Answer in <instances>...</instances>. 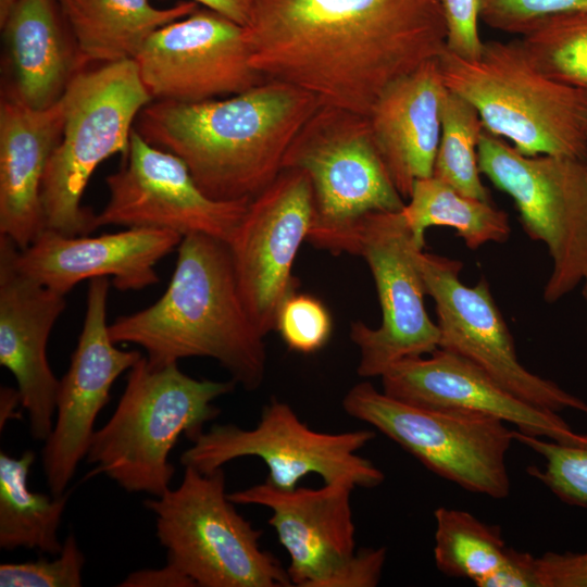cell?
I'll list each match as a JSON object with an SVG mask.
<instances>
[{
  "instance_id": "836d02e7",
  "label": "cell",
  "mask_w": 587,
  "mask_h": 587,
  "mask_svg": "<svg viewBox=\"0 0 587 587\" xmlns=\"http://www.w3.org/2000/svg\"><path fill=\"white\" fill-rule=\"evenodd\" d=\"M446 49L461 58L479 57L484 41L478 32L483 0H441Z\"/></svg>"
},
{
  "instance_id": "8d00e7d4",
  "label": "cell",
  "mask_w": 587,
  "mask_h": 587,
  "mask_svg": "<svg viewBox=\"0 0 587 587\" xmlns=\"http://www.w3.org/2000/svg\"><path fill=\"white\" fill-rule=\"evenodd\" d=\"M121 587H195V583L182 571L166 562L160 569H142L132 572L118 585Z\"/></svg>"
},
{
  "instance_id": "e0dca14e",
  "label": "cell",
  "mask_w": 587,
  "mask_h": 587,
  "mask_svg": "<svg viewBox=\"0 0 587 587\" xmlns=\"http://www.w3.org/2000/svg\"><path fill=\"white\" fill-rule=\"evenodd\" d=\"M135 62L153 101L201 102L266 80L250 63L243 26L204 7L154 32Z\"/></svg>"
},
{
  "instance_id": "8992f818",
  "label": "cell",
  "mask_w": 587,
  "mask_h": 587,
  "mask_svg": "<svg viewBox=\"0 0 587 587\" xmlns=\"http://www.w3.org/2000/svg\"><path fill=\"white\" fill-rule=\"evenodd\" d=\"M64 123L43 177L47 229L65 236L93 232L96 213L82 204L92 173L108 158L129 150L133 124L152 97L135 60L82 70L64 95Z\"/></svg>"
},
{
  "instance_id": "4316f807",
  "label": "cell",
  "mask_w": 587,
  "mask_h": 587,
  "mask_svg": "<svg viewBox=\"0 0 587 587\" xmlns=\"http://www.w3.org/2000/svg\"><path fill=\"white\" fill-rule=\"evenodd\" d=\"M34 461L30 450L18 458L0 453V548L59 554L63 544L58 533L68 497L29 490Z\"/></svg>"
},
{
  "instance_id": "d6986e66",
  "label": "cell",
  "mask_w": 587,
  "mask_h": 587,
  "mask_svg": "<svg viewBox=\"0 0 587 587\" xmlns=\"http://www.w3.org/2000/svg\"><path fill=\"white\" fill-rule=\"evenodd\" d=\"M15 248L0 235V365L16 380L30 436L45 441L53 428L60 384L50 367L47 345L66 301L64 295L15 266Z\"/></svg>"
},
{
  "instance_id": "b9f144b4",
  "label": "cell",
  "mask_w": 587,
  "mask_h": 587,
  "mask_svg": "<svg viewBox=\"0 0 587 587\" xmlns=\"http://www.w3.org/2000/svg\"><path fill=\"white\" fill-rule=\"evenodd\" d=\"M582 285H583V297H584V300H585L586 314H587V275H586L585 279L583 280ZM586 333H587V320H586Z\"/></svg>"
},
{
  "instance_id": "ab89813d",
  "label": "cell",
  "mask_w": 587,
  "mask_h": 587,
  "mask_svg": "<svg viewBox=\"0 0 587 587\" xmlns=\"http://www.w3.org/2000/svg\"><path fill=\"white\" fill-rule=\"evenodd\" d=\"M21 404V398L17 389L10 387H1L0 390V428L8 423L9 420L16 419L20 413L17 405Z\"/></svg>"
},
{
  "instance_id": "74e56055",
  "label": "cell",
  "mask_w": 587,
  "mask_h": 587,
  "mask_svg": "<svg viewBox=\"0 0 587 587\" xmlns=\"http://www.w3.org/2000/svg\"><path fill=\"white\" fill-rule=\"evenodd\" d=\"M207 9L213 10L233 22L245 26L251 14L254 0H193Z\"/></svg>"
},
{
  "instance_id": "9a60e30c",
  "label": "cell",
  "mask_w": 587,
  "mask_h": 587,
  "mask_svg": "<svg viewBox=\"0 0 587 587\" xmlns=\"http://www.w3.org/2000/svg\"><path fill=\"white\" fill-rule=\"evenodd\" d=\"M314 221L309 176L283 168L254 196L227 242L245 307L260 332L275 329L280 304L296 292L294 262Z\"/></svg>"
},
{
  "instance_id": "1f68e13d",
  "label": "cell",
  "mask_w": 587,
  "mask_h": 587,
  "mask_svg": "<svg viewBox=\"0 0 587 587\" xmlns=\"http://www.w3.org/2000/svg\"><path fill=\"white\" fill-rule=\"evenodd\" d=\"M275 329L292 351L313 353L329 340L333 321L328 309L317 298L294 292L280 304Z\"/></svg>"
},
{
  "instance_id": "f35d334b",
  "label": "cell",
  "mask_w": 587,
  "mask_h": 587,
  "mask_svg": "<svg viewBox=\"0 0 587 587\" xmlns=\"http://www.w3.org/2000/svg\"><path fill=\"white\" fill-rule=\"evenodd\" d=\"M527 5L537 18L567 12L587 11V0H527Z\"/></svg>"
},
{
  "instance_id": "d590c367",
  "label": "cell",
  "mask_w": 587,
  "mask_h": 587,
  "mask_svg": "<svg viewBox=\"0 0 587 587\" xmlns=\"http://www.w3.org/2000/svg\"><path fill=\"white\" fill-rule=\"evenodd\" d=\"M477 587H540L538 557L508 547L498 569Z\"/></svg>"
},
{
  "instance_id": "484cf974",
  "label": "cell",
  "mask_w": 587,
  "mask_h": 587,
  "mask_svg": "<svg viewBox=\"0 0 587 587\" xmlns=\"http://www.w3.org/2000/svg\"><path fill=\"white\" fill-rule=\"evenodd\" d=\"M401 214L422 249L426 230L433 226L452 228L471 250L489 242L503 243L511 234L504 211L492 202L466 196L435 176L415 180Z\"/></svg>"
},
{
  "instance_id": "30bf717a",
  "label": "cell",
  "mask_w": 587,
  "mask_h": 587,
  "mask_svg": "<svg viewBox=\"0 0 587 587\" xmlns=\"http://www.w3.org/2000/svg\"><path fill=\"white\" fill-rule=\"evenodd\" d=\"M342 409L441 478L494 499L509 496L507 453L514 437L504 422L475 412L410 404L369 382L358 383L346 392Z\"/></svg>"
},
{
  "instance_id": "e575fe53",
  "label": "cell",
  "mask_w": 587,
  "mask_h": 587,
  "mask_svg": "<svg viewBox=\"0 0 587 587\" xmlns=\"http://www.w3.org/2000/svg\"><path fill=\"white\" fill-rule=\"evenodd\" d=\"M540 587H587V551L538 557Z\"/></svg>"
},
{
  "instance_id": "7a4b0ae2",
  "label": "cell",
  "mask_w": 587,
  "mask_h": 587,
  "mask_svg": "<svg viewBox=\"0 0 587 587\" xmlns=\"http://www.w3.org/2000/svg\"><path fill=\"white\" fill-rule=\"evenodd\" d=\"M320 104L299 87L266 79L223 99L151 101L135 130L180 158L211 199H252L282 172L286 152Z\"/></svg>"
},
{
  "instance_id": "44dd1931",
  "label": "cell",
  "mask_w": 587,
  "mask_h": 587,
  "mask_svg": "<svg viewBox=\"0 0 587 587\" xmlns=\"http://www.w3.org/2000/svg\"><path fill=\"white\" fill-rule=\"evenodd\" d=\"M182 239L172 230L147 227L96 237L46 229L26 249L16 247L13 261L22 273L64 296L84 279L109 276L121 291L140 290L159 282L157 263Z\"/></svg>"
},
{
  "instance_id": "d4e9b609",
  "label": "cell",
  "mask_w": 587,
  "mask_h": 587,
  "mask_svg": "<svg viewBox=\"0 0 587 587\" xmlns=\"http://www.w3.org/2000/svg\"><path fill=\"white\" fill-rule=\"evenodd\" d=\"M84 67L135 60L162 26L195 12L193 0L159 9L150 0H58Z\"/></svg>"
},
{
  "instance_id": "7402d4cb",
  "label": "cell",
  "mask_w": 587,
  "mask_h": 587,
  "mask_svg": "<svg viewBox=\"0 0 587 587\" xmlns=\"http://www.w3.org/2000/svg\"><path fill=\"white\" fill-rule=\"evenodd\" d=\"M63 123V96L46 109H32L5 93L1 99L0 235L20 250L47 229L41 189Z\"/></svg>"
},
{
  "instance_id": "9c48e42d",
  "label": "cell",
  "mask_w": 587,
  "mask_h": 587,
  "mask_svg": "<svg viewBox=\"0 0 587 587\" xmlns=\"http://www.w3.org/2000/svg\"><path fill=\"white\" fill-rule=\"evenodd\" d=\"M478 165L495 187L511 197L526 235L546 246L552 268L544 299L558 302L587 275V161L525 155L484 129Z\"/></svg>"
},
{
  "instance_id": "2e32d148",
  "label": "cell",
  "mask_w": 587,
  "mask_h": 587,
  "mask_svg": "<svg viewBox=\"0 0 587 587\" xmlns=\"http://www.w3.org/2000/svg\"><path fill=\"white\" fill-rule=\"evenodd\" d=\"M124 160L105 178L109 199L96 214L97 227L158 228L183 237L204 234L227 243L251 200L211 199L180 158L147 142L135 128Z\"/></svg>"
},
{
  "instance_id": "f546056e",
  "label": "cell",
  "mask_w": 587,
  "mask_h": 587,
  "mask_svg": "<svg viewBox=\"0 0 587 587\" xmlns=\"http://www.w3.org/2000/svg\"><path fill=\"white\" fill-rule=\"evenodd\" d=\"M520 40L544 73L587 92V11L546 17Z\"/></svg>"
},
{
  "instance_id": "cb8c5ba5",
  "label": "cell",
  "mask_w": 587,
  "mask_h": 587,
  "mask_svg": "<svg viewBox=\"0 0 587 587\" xmlns=\"http://www.w3.org/2000/svg\"><path fill=\"white\" fill-rule=\"evenodd\" d=\"M12 73L5 95L32 109H46L84 70L58 0H18L1 27Z\"/></svg>"
},
{
  "instance_id": "8fae6325",
  "label": "cell",
  "mask_w": 587,
  "mask_h": 587,
  "mask_svg": "<svg viewBox=\"0 0 587 587\" xmlns=\"http://www.w3.org/2000/svg\"><path fill=\"white\" fill-rule=\"evenodd\" d=\"M375 437L370 429L338 434L310 428L286 402L276 398L263 407L253 428L215 424L202 430L180 455L184 467L210 473L243 457L266 465L265 482L279 490H294L309 474L324 483L349 480L359 488H376L384 473L357 452Z\"/></svg>"
},
{
  "instance_id": "6da1fadb",
  "label": "cell",
  "mask_w": 587,
  "mask_h": 587,
  "mask_svg": "<svg viewBox=\"0 0 587 587\" xmlns=\"http://www.w3.org/2000/svg\"><path fill=\"white\" fill-rule=\"evenodd\" d=\"M243 32L263 78L366 117L447 37L441 0H254Z\"/></svg>"
},
{
  "instance_id": "277c9868",
  "label": "cell",
  "mask_w": 587,
  "mask_h": 587,
  "mask_svg": "<svg viewBox=\"0 0 587 587\" xmlns=\"http://www.w3.org/2000/svg\"><path fill=\"white\" fill-rule=\"evenodd\" d=\"M236 383L197 379L177 363L157 366L142 355L127 372L110 420L95 430L88 463L128 492L163 495L175 473L170 453L178 438L189 440L220 414L213 404Z\"/></svg>"
},
{
  "instance_id": "3957f363",
  "label": "cell",
  "mask_w": 587,
  "mask_h": 587,
  "mask_svg": "<svg viewBox=\"0 0 587 587\" xmlns=\"http://www.w3.org/2000/svg\"><path fill=\"white\" fill-rule=\"evenodd\" d=\"M166 290L153 304L109 324L113 342L146 351L152 365L210 358L237 385L257 390L266 372L265 336L248 313L225 241L183 237Z\"/></svg>"
},
{
  "instance_id": "5b68a950",
  "label": "cell",
  "mask_w": 587,
  "mask_h": 587,
  "mask_svg": "<svg viewBox=\"0 0 587 587\" xmlns=\"http://www.w3.org/2000/svg\"><path fill=\"white\" fill-rule=\"evenodd\" d=\"M438 61L447 89L476 109L485 130L525 155L587 161V92L544 73L520 39L486 41L474 59L445 48Z\"/></svg>"
},
{
  "instance_id": "60d3db41",
  "label": "cell",
  "mask_w": 587,
  "mask_h": 587,
  "mask_svg": "<svg viewBox=\"0 0 587 587\" xmlns=\"http://www.w3.org/2000/svg\"><path fill=\"white\" fill-rule=\"evenodd\" d=\"M18 0H0V26L2 27L11 13L13 12Z\"/></svg>"
},
{
  "instance_id": "4fadbf2b",
  "label": "cell",
  "mask_w": 587,
  "mask_h": 587,
  "mask_svg": "<svg viewBox=\"0 0 587 587\" xmlns=\"http://www.w3.org/2000/svg\"><path fill=\"white\" fill-rule=\"evenodd\" d=\"M423 250L401 211L370 213L357 228L352 254L367 263L382 312L375 328L362 321L351 323L350 339L359 350L360 377H380L397 362L439 348L438 326L424 302Z\"/></svg>"
},
{
  "instance_id": "d6a6232c",
  "label": "cell",
  "mask_w": 587,
  "mask_h": 587,
  "mask_svg": "<svg viewBox=\"0 0 587 587\" xmlns=\"http://www.w3.org/2000/svg\"><path fill=\"white\" fill-rule=\"evenodd\" d=\"M85 555L73 534L53 560L40 559L0 564L1 587H79L83 585Z\"/></svg>"
},
{
  "instance_id": "83f0119b",
  "label": "cell",
  "mask_w": 587,
  "mask_h": 587,
  "mask_svg": "<svg viewBox=\"0 0 587 587\" xmlns=\"http://www.w3.org/2000/svg\"><path fill=\"white\" fill-rule=\"evenodd\" d=\"M434 516V560L442 574L467 578L478 586L505 558L508 547L499 526L446 507L437 508Z\"/></svg>"
},
{
  "instance_id": "ac0fdd59",
  "label": "cell",
  "mask_w": 587,
  "mask_h": 587,
  "mask_svg": "<svg viewBox=\"0 0 587 587\" xmlns=\"http://www.w3.org/2000/svg\"><path fill=\"white\" fill-rule=\"evenodd\" d=\"M108 277L90 279L87 308L67 372L60 379L53 428L45 440L42 465L50 492L64 494L87 455L98 414L110 400L115 379L142 357L116 347L109 334Z\"/></svg>"
},
{
  "instance_id": "4dcf8cb0",
  "label": "cell",
  "mask_w": 587,
  "mask_h": 587,
  "mask_svg": "<svg viewBox=\"0 0 587 587\" xmlns=\"http://www.w3.org/2000/svg\"><path fill=\"white\" fill-rule=\"evenodd\" d=\"M515 441L539 454L542 466H528L527 473L542 483L563 503L587 508V434L576 444L544 440L513 429Z\"/></svg>"
},
{
  "instance_id": "f1b7e54d",
  "label": "cell",
  "mask_w": 587,
  "mask_h": 587,
  "mask_svg": "<svg viewBox=\"0 0 587 587\" xmlns=\"http://www.w3.org/2000/svg\"><path fill=\"white\" fill-rule=\"evenodd\" d=\"M484 129L476 109L447 89L440 110V137L433 176L466 196L492 202L478 165V143Z\"/></svg>"
},
{
  "instance_id": "ffe728a7",
  "label": "cell",
  "mask_w": 587,
  "mask_h": 587,
  "mask_svg": "<svg viewBox=\"0 0 587 587\" xmlns=\"http://www.w3.org/2000/svg\"><path fill=\"white\" fill-rule=\"evenodd\" d=\"M380 378L385 394L410 404L489 415L562 444H576L583 435L557 412L520 399L470 361L440 348L426 358L397 362Z\"/></svg>"
},
{
  "instance_id": "52a82bcc",
  "label": "cell",
  "mask_w": 587,
  "mask_h": 587,
  "mask_svg": "<svg viewBox=\"0 0 587 587\" xmlns=\"http://www.w3.org/2000/svg\"><path fill=\"white\" fill-rule=\"evenodd\" d=\"M223 467L186 466L178 487L147 499L166 562L200 587H288L287 570L260 546L262 530L241 516L226 492Z\"/></svg>"
},
{
  "instance_id": "ba28073f",
  "label": "cell",
  "mask_w": 587,
  "mask_h": 587,
  "mask_svg": "<svg viewBox=\"0 0 587 587\" xmlns=\"http://www.w3.org/2000/svg\"><path fill=\"white\" fill-rule=\"evenodd\" d=\"M283 168L310 178L315 248L352 254L357 228L373 212H399L405 202L374 145L366 116L320 104L290 145Z\"/></svg>"
},
{
  "instance_id": "7c38bea8",
  "label": "cell",
  "mask_w": 587,
  "mask_h": 587,
  "mask_svg": "<svg viewBox=\"0 0 587 587\" xmlns=\"http://www.w3.org/2000/svg\"><path fill=\"white\" fill-rule=\"evenodd\" d=\"M349 480L320 488L279 490L266 482L228 494L235 504L265 507L267 523L289 555L292 586L374 587L382 577L385 547L355 550Z\"/></svg>"
},
{
  "instance_id": "5bb4252c",
  "label": "cell",
  "mask_w": 587,
  "mask_h": 587,
  "mask_svg": "<svg viewBox=\"0 0 587 587\" xmlns=\"http://www.w3.org/2000/svg\"><path fill=\"white\" fill-rule=\"evenodd\" d=\"M420 265L426 295L435 302L440 349L470 361L528 403L557 413L571 409L587 415V402L520 362L486 278L469 286L460 278L459 260L424 250Z\"/></svg>"
},
{
  "instance_id": "603a6c76",
  "label": "cell",
  "mask_w": 587,
  "mask_h": 587,
  "mask_svg": "<svg viewBox=\"0 0 587 587\" xmlns=\"http://www.w3.org/2000/svg\"><path fill=\"white\" fill-rule=\"evenodd\" d=\"M447 91L437 59L391 83L367 116L374 145L399 193L433 176Z\"/></svg>"
}]
</instances>
